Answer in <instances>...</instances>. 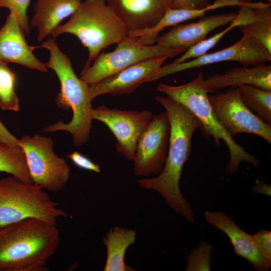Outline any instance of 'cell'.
<instances>
[{
    "label": "cell",
    "mask_w": 271,
    "mask_h": 271,
    "mask_svg": "<svg viewBox=\"0 0 271 271\" xmlns=\"http://www.w3.org/2000/svg\"><path fill=\"white\" fill-rule=\"evenodd\" d=\"M254 3H244L239 0H215L207 7L198 10H188L170 8L154 27L145 30L144 33L148 38L154 40L159 37L160 32L165 28L177 25L189 20L203 17L205 13L210 11L225 7L251 5Z\"/></svg>",
    "instance_id": "21"
},
{
    "label": "cell",
    "mask_w": 271,
    "mask_h": 271,
    "mask_svg": "<svg viewBox=\"0 0 271 271\" xmlns=\"http://www.w3.org/2000/svg\"><path fill=\"white\" fill-rule=\"evenodd\" d=\"M75 36L88 51L84 66H89L100 52L128 36L124 23L106 0H83L66 23L51 34L54 39L61 34Z\"/></svg>",
    "instance_id": "4"
},
{
    "label": "cell",
    "mask_w": 271,
    "mask_h": 271,
    "mask_svg": "<svg viewBox=\"0 0 271 271\" xmlns=\"http://www.w3.org/2000/svg\"><path fill=\"white\" fill-rule=\"evenodd\" d=\"M271 60V54L254 39L247 35L224 49L180 63L163 65L152 77L153 81L187 69L219 62L234 61L244 66H254Z\"/></svg>",
    "instance_id": "11"
},
{
    "label": "cell",
    "mask_w": 271,
    "mask_h": 271,
    "mask_svg": "<svg viewBox=\"0 0 271 271\" xmlns=\"http://www.w3.org/2000/svg\"><path fill=\"white\" fill-rule=\"evenodd\" d=\"M205 220L228 238L235 254L249 262L257 271H267L271 263L259 253L252 234L241 229L229 216L220 211L206 210Z\"/></svg>",
    "instance_id": "16"
},
{
    "label": "cell",
    "mask_w": 271,
    "mask_h": 271,
    "mask_svg": "<svg viewBox=\"0 0 271 271\" xmlns=\"http://www.w3.org/2000/svg\"><path fill=\"white\" fill-rule=\"evenodd\" d=\"M236 13L203 17L197 22L174 26L168 32L159 36L156 44L170 48H185L206 38L215 29L231 22Z\"/></svg>",
    "instance_id": "17"
},
{
    "label": "cell",
    "mask_w": 271,
    "mask_h": 271,
    "mask_svg": "<svg viewBox=\"0 0 271 271\" xmlns=\"http://www.w3.org/2000/svg\"><path fill=\"white\" fill-rule=\"evenodd\" d=\"M238 87L246 107L262 121L271 125V91L251 85Z\"/></svg>",
    "instance_id": "22"
},
{
    "label": "cell",
    "mask_w": 271,
    "mask_h": 271,
    "mask_svg": "<svg viewBox=\"0 0 271 271\" xmlns=\"http://www.w3.org/2000/svg\"><path fill=\"white\" fill-rule=\"evenodd\" d=\"M213 111L222 127L232 137L239 133L260 137L271 144V125L260 119L243 103L238 87L209 95Z\"/></svg>",
    "instance_id": "9"
},
{
    "label": "cell",
    "mask_w": 271,
    "mask_h": 271,
    "mask_svg": "<svg viewBox=\"0 0 271 271\" xmlns=\"http://www.w3.org/2000/svg\"><path fill=\"white\" fill-rule=\"evenodd\" d=\"M31 0H0V8H6L16 17L25 33L28 35L31 27L27 9Z\"/></svg>",
    "instance_id": "28"
},
{
    "label": "cell",
    "mask_w": 271,
    "mask_h": 271,
    "mask_svg": "<svg viewBox=\"0 0 271 271\" xmlns=\"http://www.w3.org/2000/svg\"><path fill=\"white\" fill-rule=\"evenodd\" d=\"M91 116L108 127L116 140V151L133 161L139 139L153 114L148 110H120L102 105L93 108Z\"/></svg>",
    "instance_id": "12"
},
{
    "label": "cell",
    "mask_w": 271,
    "mask_h": 271,
    "mask_svg": "<svg viewBox=\"0 0 271 271\" xmlns=\"http://www.w3.org/2000/svg\"><path fill=\"white\" fill-rule=\"evenodd\" d=\"M170 126L166 111L153 115L137 143L133 162L137 176L158 175L168 153Z\"/></svg>",
    "instance_id": "10"
},
{
    "label": "cell",
    "mask_w": 271,
    "mask_h": 271,
    "mask_svg": "<svg viewBox=\"0 0 271 271\" xmlns=\"http://www.w3.org/2000/svg\"><path fill=\"white\" fill-rule=\"evenodd\" d=\"M204 80L202 72H199L189 82L177 86L161 83L157 86V90L187 107L200 121V128L205 135L211 136L216 146H220L221 141L226 144L230 157L225 167L227 173L237 172L242 162L257 167L260 161L236 143L219 123L205 90Z\"/></svg>",
    "instance_id": "5"
},
{
    "label": "cell",
    "mask_w": 271,
    "mask_h": 271,
    "mask_svg": "<svg viewBox=\"0 0 271 271\" xmlns=\"http://www.w3.org/2000/svg\"><path fill=\"white\" fill-rule=\"evenodd\" d=\"M156 99L165 109L170 122L168 153L164 167L156 177L140 179L138 182L142 188L159 193L177 214L193 223L195 215L191 204L182 194L180 181L190 155L193 134L201 123L187 107L170 97L157 95Z\"/></svg>",
    "instance_id": "1"
},
{
    "label": "cell",
    "mask_w": 271,
    "mask_h": 271,
    "mask_svg": "<svg viewBox=\"0 0 271 271\" xmlns=\"http://www.w3.org/2000/svg\"><path fill=\"white\" fill-rule=\"evenodd\" d=\"M33 183L53 192L62 190L70 174L65 159L53 151L52 139L40 134L24 136L19 139Z\"/></svg>",
    "instance_id": "8"
},
{
    "label": "cell",
    "mask_w": 271,
    "mask_h": 271,
    "mask_svg": "<svg viewBox=\"0 0 271 271\" xmlns=\"http://www.w3.org/2000/svg\"><path fill=\"white\" fill-rule=\"evenodd\" d=\"M67 157L79 168L97 173L100 172V168L98 165L77 151L67 154Z\"/></svg>",
    "instance_id": "30"
},
{
    "label": "cell",
    "mask_w": 271,
    "mask_h": 271,
    "mask_svg": "<svg viewBox=\"0 0 271 271\" xmlns=\"http://www.w3.org/2000/svg\"><path fill=\"white\" fill-rule=\"evenodd\" d=\"M41 186L11 176L0 179V226L33 218L57 224L68 216Z\"/></svg>",
    "instance_id": "6"
},
{
    "label": "cell",
    "mask_w": 271,
    "mask_h": 271,
    "mask_svg": "<svg viewBox=\"0 0 271 271\" xmlns=\"http://www.w3.org/2000/svg\"><path fill=\"white\" fill-rule=\"evenodd\" d=\"M0 17H1V16H0Z\"/></svg>",
    "instance_id": "36"
},
{
    "label": "cell",
    "mask_w": 271,
    "mask_h": 271,
    "mask_svg": "<svg viewBox=\"0 0 271 271\" xmlns=\"http://www.w3.org/2000/svg\"><path fill=\"white\" fill-rule=\"evenodd\" d=\"M253 192L270 195V185L265 184L261 180H257L252 188Z\"/></svg>",
    "instance_id": "33"
},
{
    "label": "cell",
    "mask_w": 271,
    "mask_h": 271,
    "mask_svg": "<svg viewBox=\"0 0 271 271\" xmlns=\"http://www.w3.org/2000/svg\"><path fill=\"white\" fill-rule=\"evenodd\" d=\"M214 247L205 241L192 249L187 256L186 271H210L211 256Z\"/></svg>",
    "instance_id": "27"
},
{
    "label": "cell",
    "mask_w": 271,
    "mask_h": 271,
    "mask_svg": "<svg viewBox=\"0 0 271 271\" xmlns=\"http://www.w3.org/2000/svg\"><path fill=\"white\" fill-rule=\"evenodd\" d=\"M255 245L262 256L271 263V232L260 229L252 234Z\"/></svg>",
    "instance_id": "29"
},
{
    "label": "cell",
    "mask_w": 271,
    "mask_h": 271,
    "mask_svg": "<svg viewBox=\"0 0 271 271\" xmlns=\"http://www.w3.org/2000/svg\"><path fill=\"white\" fill-rule=\"evenodd\" d=\"M0 172L9 174L24 182L33 183L25 153L20 147L0 145Z\"/></svg>",
    "instance_id": "23"
},
{
    "label": "cell",
    "mask_w": 271,
    "mask_h": 271,
    "mask_svg": "<svg viewBox=\"0 0 271 271\" xmlns=\"http://www.w3.org/2000/svg\"><path fill=\"white\" fill-rule=\"evenodd\" d=\"M204 84L208 93L244 84L271 91V66L262 64L231 68L204 79Z\"/></svg>",
    "instance_id": "18"
},
{
    "label": "cell",
    "mask_w": 271,
    "mask_h": 271,
    "mask_svg": "<svg viewBox=\"0 0 271 271\" xmlns=\"http://www.w3.org/2000/svg\"><path fill=\"white\" fill-rule=\"evenodd\" d=\"M83 0H37L31 26L38 30L37 41L51 35L61 22L78 9Z\"/></svg>",
    "instance_id": "19"
},
{
    "label": "cell",
    "mask_w": 271,
    "mask_h": 271,
    "mask_svg": "<svg viewBox=\"0 0 271 271\" xmlns=\"http://www.w3.org/2000/svg\"><path fill=\"white\" fill-rule=\"evenodd\" d=\"M15 74L8 64L0 62V108L3 110L18 112L20 109L18 97L14 89Z\"/></svg>",
    "instance_id": "24"
},
{
    "label": "cell",
    "mask_w": 271,
    "mask_h": 271,
    "mask_svg": "<svg viewBox=\"0 0 271 271\" xmlns=\"http://www.w3.org/2000/svg\"><path fill=\"white\" fill-rule=\"evenodd\" d=\"M109 52L100 53L89 66H84L80 78L89 86L143 61L159 57L176 56L187 49L170 48L155 44L145 45L136 38L126 36Z\"/></svg>",
    "instance_id": "7"
},
{
    "label": "cell",
    "mask_w": 271,
    "mask_h": 271,
    "mask_svg": "<svg viewBox=\"0 0 271 271\" xmlns=\"http://www.w3.org/2000/svg\"><path fill=\"white\" fill-rule=\"evenodd\" d=\"M0 145L20 147L19 139L12 134L0 120Z\"/></svg>",
    "instance_id": "32"
},
{
    "label": "cell",
    "mask_w": 271,
    "mask_h": 271,
    "mask_svg": "<svg viewBox=\"0 0 271 271\" xmlns=\"http://www.w3.org/2000/svg\"><path fill=\"white\" fill-rule=\"evenodd\" d=\"M136 231L122 227L109 229L102 240L107 250L104 271L135 270L125 263V255L128 247L136 239Z\"/></svg>",
    "instance_id": "20"
},
{
    "label": "cell",
    "mask_w": 271,
    "mask_h": 271,
    "mask_svg": "<svg viewBox=\"0 0 271 271\" xmlns=\"http://www.w3.org/2000/svg\"><path fill=\"white\" fill-rule=\"evenodd\" d=\"M172 0H106L128 32L154 27L171 7Z\"/></svg>",
    "instance_id": "15"
},
{
    "label": "cell",
    "mask_w": 271,
    "mask_h": 271,
    "mask_svg": "<svg viewBox=\"0 0 271 271\" xmlns=\"http://www.w3.org/2000/svg\"><path fill=\"white\" fill-rule=\"evenodd\" d=\"M266 2V3H271V0H261Z\"/></svg>",
    "instance_id": "35"
},
{
    "label": "cell",
    "mask_w": 271,
    "mask_h": 271,
    "mask_svg": "<svg viewBox=\"0 0 271 271\" xmlns=\"http://www.w3.org/2000/svg\"><path fill=\"white\" fill-rule=\"evenodd\" d=\"M241 2L244 3H250L252 2L253 0H239Z\"/></svg>",
    "instance_id": "34"
},
{
    "label": "cell",
    "mask_w": 271,
    "mask_h": 271,
    "mask_svg": "<svg viewBox=\"0 0 271 271\" xmlns=\"http://www.w3.org/2000/svg\"><path fill=\"white\" fill-rule=\"evenodd\" d=\"M168 58L163 57L143 61L89 86L90 99L92 100L102 94L117 95L134 92L142 84L151 82Z\"/></svg>",
    "instance_id": "13"
},
{
    "label": "cell",
    "mask_w": 271,
    "mask_h": 271,
    "mask_svg": "<svg viewBox=\"0 0 271 271\" xmlns=\"http://www.w3.org/2000/svg\"><path fill=\"white\" fill-rule=\"evenodd\" d=\"M242 35L254 39L271 54V14L238 27Z\"/></svg>",
    "instance_id": "25"
},
{
    "label": "cell",
    "mask_w": 271,
    "mask_h": 271,
    "mask_svg": "<svg viewBox=\"0 0 271 271\" xmlns=\"http://www.w3.org/2000/svg\"><path fill=\"white\" fill-rule=\"evenodd\" d=\"M210 0H172L171 8L188 10H198L207 7Z\"/></svg>",
    "instance_id": "31"
},
{
    "label": "cell",
    "mask_w": 271,
    "mask_h": 271,
    "mask_svg": "<svg viewBox=\"0 0 271 271\" xmlns=\"http://www.w3.org/2000/svg\"><path fill=\"white\" fill-rule=\"evenodd\" d=\"M239 24L234 19L230 23L228 27L223 31L217 33L209 38L204 40L189 47L179 58L175 60L173 63H180L200 57L214 47L221 39L230 30L235 27H238Z\"/></svg>",
    "instance_id": "26"
},
{
    "label": "cell",
    "mask_w": 271,
    "mask_h": 271,
    "mask_svg": "<svg viewBox=\"0 0 271 271\" xmlns=\"http://www.w3.org/2000/svg\"><path fill=\"white\" fill-rule=\"evenodd\" d=\"M25 33L16 16L10 12L0 29V62L20 64L29 69L47 72L45 63L33 52L26 41Z\"/></svg>",
    "instance_id": "14"
},
{
    "label": "cell",
    "mask_w": 271,
    "mask_h": 271,
    "mask_svg": "<svg viewBox=\"0 0 271 271\" xmlns=\"http://www.w3.org/2000/svg\"><path fill=\"white\" fill-rule=\"evenodd\" d=\"M60 242L57 225L36 218L0 226V271H47Z\"/></svg>",
    "instance_id": "2"
},
{
    "label": "cell",
    "mask_w": 271,
    "mask_h": 271,
    "mask_svg": "<svg viewBox=\"0 0 271 271\" xmlns=\"http://www.w3.org/2000/svg\"><path fill=\"white\" fill-rule=\"evenodd\" d=\"M49 52V59L45 63L57 75L61 89L56 97L55 102L59 108L73 111L71 121L65 123L63 120L45 127V132L66 131L72 136L73 144L81 146L89 139L92 126L91 100L88 94L89 85L78 78L75 73L70 58L59 49L54 39L49 38L39 47Z\"/></svg>",
    "instance_id": "3"
}]
</instances>
